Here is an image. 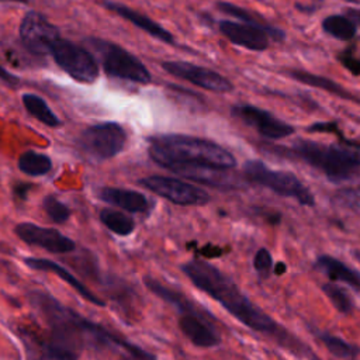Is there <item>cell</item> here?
I'll list each match as a JSON object with an SVG mask.
<instances>
[{
    "label": "cell",
    "mask_w": 360,
    "mask_h": 360,
    "mask_svg": "<svg viewBox=\"0 0 360 360\" xmlns=\"http://www.w3.org/2000/svg\"><path fill=\"white\" fill-rule=\"evenodd\" d=\"M49 55H52L55 63L68 73L73 80L84 84L94 83L100 76V69L96 58L80 45L59 38L51 46Z\"/></svg>",
    "instance_id": "obj_8"
},
{
    "label": "cell",
    "mask_w": 360,
    "mask_h": 360,
    "mask_svg": "<svg viewBox=\"0 0 360 360\" xmlns=\"http://www.w3.org/2000/svg\"><path fill=\"white\" fill-rule=\"evenodd\" d=\"M339 204L349 207L354 211L359 210V191L357 188H343L336 194Z\"/></svg>",
    "instance_id": "obj_32"
},
{
    "label": "cell",
    "mask_w": 360,
    "mask_h": 360,
    "mask_svg": "<svg viewBox=\"0 0 360 360\" xmlns=\"http://www.w3.org/2000/svg\"><path fill=\"white\" fill-rule=\"evenodd\" d=\"M316 338L328 352L338 359H356L359 354V347L356 345H352L329 332H316Z\"/></svg>",
    "instance_id": "obj_27"
},
{
    "label": "cell",
    "mask_w": 360,
    "mask_h": 360,
    "mask_svg": "<svg viewBox=\"0 0 360 360\" xmlns=\"http://www.w3.org/2000/svg\"><path fill=\"white\" fill-rule=\"evenodd\" d=\"M231 112L243 124L255 128L266 139H283L294 134V127L256 105L243 103L235 104Z\"/></svg>",
    "instance_id": "obj_13"
},
{
    "label": "cell",
    "mask_w": 360,
    "mask_h": 360,
    "mask_svg": "<svg viewBox=\"0 0 360 360\" xmlns=\"http://www.w3.org/2000/svg\"><path fill=\"white\" fill-rule=\"evenodd\" d=\"M221 34L232 44L250 49L264 51L270 45V39L283 41L285 34L280 28H264L246 22H235L229 20H221L218 22Z\"/></svg>",
    "instance_id": "obj_10"
},
{
    "label": "cell",
    "mask_w": 360,
    "mask_h": 360,
    "mask_svg": "<svg viewBox=\"0 0 360 360\" xmlns=\"http://www.w3.org/2000/svg\"><path fill=\"white\" fill-rule=\"evenodd\" d=\"M253 267L260 280H266L270 277L271 270H273V257H271V253L266 248H260L255 253Z\"/></svg>",
    "instance_id": "obj_31"
},
{
    "label": "cell",
    "mask_w": 360,
    "mask_h": 360,
    "mask_svg": "<svg viewBox=\"0 0 360 360\" xmlns=\"http://www.w3.org/2000/svg\"><path fill=\"white\" fill-rule=\"evenodd\" d=\"M138 183L176 205H205L211 200L204 188L174 177L148 176L138 180Z\"/></svg>",
    "instance_id": "obj_9"
},
{
    "label": "cell",
    "mask_w": 360,
    "mask_h": 360,
    "mask_svg": "<svg viewBox=\"0 0 360 360\" xmlns=\"http://www.w3.org/2000/svg\"><path fill=\"white\" fill-rule=\"evenodd\" d=\"M285 271V264L284 263H277V266H276V274H283Z\"/></svg>",
    "instance_id": "obj_37"
},
{
    "label": "cell",
    "mask_w": 360,
    "mask_h": 360,
    "mask_svg": "<svg viewBox=\"0 0 360 360\" xmlns=\"http://www.w3.org/2000/svg\"><path fill=\"white\" fill-rule=\"evenodd\" d=\"M22 104L25 107V110L35 117L38 121H41L42 124L51 127V128H56L60 125V120L56 117V114L48 107L46 101L32 93H25L21 97Z\"/></svg>",
    "instance_id": "obj_25"
},
{
    "label": "cell",
    "mask_w": 360,
    "mask_h": 360,
    "mask_svg": "<svg viewBox=\"0 0 360 360\" xmlns=\"http://www.w3.org/2000/svg\"><path fill=\"white\" fill-rule=\"evenodd\" d=\"M98 198L112 207H118L134 214H143L149 210L146 195L129 188L103 187L98 190Z\"/></svg>",
    "instance_id": "obj_19"
},
{
    "label": "cell",
    "mask_w": 360,
    "mask_h": 360,
    "mask_svg": "<svg viewBox=\"0 0 360 360\" xmlns=\"http://www.w3.org/2000/svg\"><path fill=\"white\" fill-rule=\"evenodd\" d=\"M87 44L98 55L101 66L108 76L139 84L152 82L150 72L141 59L122 46L100 38H89Z\"/></svg>",
    "instance_id": "obj_5"
},
{
    "label": "cell",
    "mask_w": 360,
    "mask_h": 360,
    "mask_svg": "<svg viewBox=\"0 0 360 360\" xmlns=\"http://www.w3.org/2000/svg\"><path fill=\"white\" fill-rule=\"evenodd\" d=\"M30 302L49 328L52 342L80 354L83 349L114 350L121 360H150V352L129 342L101 323L84 318L46 291H31Z\"/></svg>",
    "instance_id": "obj_2"
},
{
    "label": "cell",
    "mask_w": 360,
    "mask_h": 360,
    "mask_svg": "<svg viewBox=\"0 0 360 360\" xmlns=\"http://www.w3.org/2000/svg\"><path fill=\"white\" fill-rule=\"evenodd\" d=\"M98 217L101 224L118 236H128L135 231V221L122 211L114 208H103Z\"/></svg>",
    "instance_id": "obj_24"
},
{
    "label": "cell",
    "mask_w": 360,
    "mask_h": 360,
    "mask_svg": "<svg viewBox=\"0 0 360 360\" xmlns=\"http://www.w3.org/2000/svg\"><path fill=\"white\" fill-rule=\"evenodd\" d=\"M127 132L122 125L105 121L87 127L79 136V146L91 160L103 162L117 156L125 146Z\"/></svg>",
    "instance_id": "obj_7"
},
{
    "label": "cell",
    "mask_w": 360,
    "mask_h": 360,
    "mask_svg": "<svg viewBox=\"0 0 360 360\" xmlns=\"http://www.w3.org/2000/svg\"><path fill=\"white\" fill-rule=\"evenodd\" d=\"M24 263L32 270L53 273L60 280H63L66 284H69L82 298H84L90 304L97 305V307H105V302L98 295H96L89 287H86L77 277H75L66 267L60 266L59 263H56L51 259H44V257H25Z\"/></svg>",
    "instance_id": "obj_18"
},
{
    "label": "cell",
    "mask_w": 360,
    "mask_h": 360,
    "mask_svg": "<svg viewBox=\"0 0 360 360\" xmlns=\"http://www.w3.org/2000/svg\"><path fill=\"white\" fill-rule=\"evenodd\" d=\"M0 1H14V3H27L28 0H0Z\"/></svg>",
    "instance_id": "obj_38"
},
{
    "label": "cell",
    "mask_w": 360,
    "mask_h": 360,
    "mask_svg": "<svg viewBox=\"0 0 360 360\" xmlns=\"http://www.w3.org/2000/svg\"><path fill=\"white\" fill-rule=\"evenodd\" d=\"M59 38L58 28L38 11H28L20 22V39L34 55L49 53L51 46Z\"/></svg>",
    "instance_id": "obj_11"
},
{
    "label": "cell",
    "mask_w": 360,
    "mask_h": 360,
    "mask_svg": "<svg viewBox=\"0 0 360 360\" xmlns=\"http://www.w3.org/2000/svg\"><path fill=\"white\" fill-rule=\"evenodd\" d=\"M162 68L172 76H176L208 91L229 93L233 90V84L226 77L204 66H197L183 60H166L162 62Z\"/></svg>",
    "instance_id": "obj_12"
},
{
    "label": "cell",
    "mask_w": 360,
    "mask_h": 360,
    "mask_svg": "<svg viewBox=\"0 0 360 360\" xmlns=\"http://www.w3.org/2000/svg\"><path fill=\"white\" fill-rule=\"evenodd\" d=\"M243 174L248 181L266 187L277 195L294 198L301 205H315L314 194L291 172L269 169L262 160H248L243 165Z\"/></svg>",
    "instance_id": "obj_6"
},
{
    "label": "cell",
    "mask_w": 360,
    "mask_h": 360,
    "mask_svg": "<svg viewBox=\"0 0 360 360\" xmlns=\"http://www.w3.org/2000/svg\"><path fill=\"white\" fill-rule=\"evenodd\" d=\"M143 284L155 294L158 295L159 298H162L163 301H166L167 304L173 305L180 314H184V312H195L198 311L195 308V305L181 292L162 284L159 280L153 278V277H149V276H145L143 277Z\"/></svg>",
    "instance_id": "obj_22"
},
{
    "label": "cell",
    "mask_w": 360,
    "mask_h": 360,
    "mask_svg": "<svg viewBox=\"0 0 360 360\" xmlns=\"http://www.w3.org/2000/svg\"><path fill=\"white\" fill-rule=\"evenodd\" d=\"M217 8L219 11H222L224 14H228L231 17H236L239 20H242L243 22L246 24H253V25H259V27H264V28H273V25L267 24L263 18H259L256 14L239 7V6H235L232 3H228V1H218L217 3Z\"/></svg>",
    "instance_id": "obj_29"
},
{
    "label": "cell",
    "mask_w": 360,
    "mask_h": 360,
    "mask_svg": "<svg viewBox=\"0 0 360 360\" xmlns=\"http://www.w3.org/2000/svg\"><path fill=\"white\" fill-rule=\"evenodd\" d=\"M169 170L193 180L195 183H201L211 187L218 188H235L238 187V179L229 173V169H218L205 165H176L167 167Z\"/></svg>",
    "instance_id": "obj_15"
},
{
    "label": "cell",
    "mask_w": 360,
    "mask_h": 360,
    "mask_svg": "<svg viewBox=\"0 0 360 360\" xmlns=\"http://www.w3.org/2000/svg\"><path fill=\"white\" fill-rule=\"evenodd\" d=\"M323 31L340 41H350L357 34V20L340 15V14H332L322 21Z\"/></svg>",
    "instance_id": "obj_23"
},
{
    "label": "cell",
    "mask_w": 360,
    "mask_h": 360,
    "mask_svg": "<svg viewBox=\"0 0 360 360\" xmlns=\"http://www.w3.org/2000/svg\"><path fill=\"white\" fill-rule=\"evenodd\" d=\"M14 233L30 246H38L55 255L70 253L76 249L75 240L55 228L39 226L32 222H20L14 226Z\"/></svg>",
    "instance_id": "obj_14"
},
{
    "label": "cell",
    "mask_w": 360,
    "mask_h": 360,
    "mask_svg": "<svg viewBox=\"0 0 360 360\" xmlns=\"http://www.w3.org/2000/svg\"><path fill=\"white\" fill-rule=\"evenodd\" d=\"M42 208L48 218L55 224H65L70 218V210L55 195H46L42 200Z\"/></svg>",
    "instance_id": "obj_30"
},
{
    "label": "cell",
    "mask_w": 360,
    "mask_h": 360,
    "mask_svg": "<svg viewBox=\"0 0 360 360\" xmlns=\"http://www.w3.org/2000/svg\"><path fill=\"white\" fill-rule=\"evenodd\" d=\"M148 141L150 159L166 169L176 165H205L231 170L236 166L235 156L210 139L183 134H165L152 136Z\"/></svg>",
    "instance_id": "obj_3"
},
{
    "label": "cell",
    "mask_w": 360,
    "mask_h": 360,
    "mask_svg": "<svg viewBox=\"0 0 360 360\" xmlns=\"http://www.w3.org/2000/svg\"><path fill=\"white\" fill-rule=\"evenodd\" d=\"M322 291L329 298L332 305L338 312L342 315H350L354 311V301L353 297L349 294V291L343 287H340L336 283H325L322 285Z\"/></svg>",
    "instance_id": "obj_28"
},
{
    "label": "cell",
    "mask_w": 360,
    "mask_h": 360,
    "mask_svg": "<svg viewBox=\"0 0 360 360\" xmlns=\"http://www.w3.org/2000/svg\"><path fill=\"white\" fill-rule=\"evenodd\" d=\"M338 59L340 60V63L349 70L352 72L353 76H357L360 72V62L359 59L353 55V52L350 49H346L345 52L338 55Z\"/></svg>",
    "instance_id": "obj_33"
},
{
    "label": "cell",
    "mask_w": 360,
    "mask_h": 360,
    "mask_svg": "<svg viewBox=\"0 0 360 360\" xmlns=\"http://www.w3.org/2000/svg\"><path fill=\"white\" fill-rule=\"evenodd\" d=\"M103 6L115 13L117 15H120L121 18L127 20L128 22H131L132 25L138 27L139 30L145 31L146 34H149L150 37H153L155 39L158 41H162L165 44H169V45H174L176 41H174V37L172 32H169L166 28H163L160 24H158L156 21H153L150 17L125 6V4H121V3H117V1H110V0H104L103 1Z\"/></svg>",
    "instance_id": "obj_17"
},
{
    "label": "cell",
    "mask_w": 360,
    "mask_h": 360,
    "mask_svg": "<svg viewBox=\"0 0 360 360\" xmlns=\"http://www.w3.org/2000/svg\"><path fill=\"white\" fill-rule=\"evenodd\" d=\"M30 187H31V184H20V186H17V187H15V195H17L18 198L24 200L25 195H27V191L30 190Z\"/></svg>",
    "instance_id": "obj_35"
},
{
    "label": "cell",
    "mask_w": 360,
    "mask_h": 360,
    "mask_svg": "<svg viewBox=\"0 0 360 360\" xmlns=\"http://www.w3.org/2000/svg\"><path fill=\"white\" fill-rule=\"evenodd\" d=\"M314 267L323 274L333 283L340 281L352 287L356 292L360 290V274L354 269L349 267L342 260L330 256V255H319L315 260Z\"/></svg>",
    "instance_id": "obj_20"
},
{
    "label": "cell",
    "mask_w": 360,
    "mask_h": 360,
    "mask_svg": "<svg viewBox=\"0 0 360 360\" xmlns=\"http://www.w3.org/2000/svg\"><path fill=\"white\" fill-rule=\"evenodd\" d=\"M180 270L198 290L210 295L246 328L269 336L300 357L308 356L311 360H319L302 342L294 338L283 325L257 307L238 287V284L217 266L194 257L187 263H183Z\"/></svg>",
    "instance_id": "obj_1"
},
{
    "label": "cell",
    "mask_w": 360,
    "mask_h": 360,
    "mask_svg": "<svg viewBox=\"0 0 360 360\" xmlns=\"http://www.w3.org/2000/svg\"><path fill=\"white\" fill-rule=\"evenodd\" d=\"M308 131L309 132H328V134H335L336 136H339L340 139H343V142L347 143V141H345V138L342 136L339 128H338V124L336 122H315L312 125L308 127Z\"/></svg>",
    "instance_id": "obj_34"
},
{
    "label": "cell",
    "mask_w": 360,
    "mask_h": 360,
    "mask_svg": "<svg viewBox=\"0 0 360 360\" xmlns=\"http://www.w3.org/2000/svg\"><path fill=\"white\" fill-rule=\"evenodd\" d=\"M0 79L1 80H6V82H10V83H15L18 79L15 76H13L11 73H8L4 68L0 66Z\"/></svg>",
    "instance_id": "obj_36"
},
{
    "label": "cell",
    "mask_w": 360,
    "mask_h": 360,
    "mask_svg": "<svg viewBox=\"0 0 360 360\" xmlns=\"http://www.w3.org/2000/svg\"><path fill=\"white\" fill-rule=\"evenodd\" d=\"M291 79L302 83V84H307V86H311V87H316V89H321V90H325L336 97H342V98H346V100H352L354 103H359L357 97H354L350 91H347L345 87H342L339 83L328 79V77H323V76H319V75H315V73H309L307 70H298V69H292V70H288L287 73Z\"/></svg>",
    "instance_id": "obj_21"
},
{
    "label": "cell",
    "mask_w": 360,
    "mask_h": 360,
    "mask_svg": "<svg viewBox=\"0 0 360 360\" xmlns=\"http://www.w3.org/2000/svg\"><path fill=\"white\" fill-rule=\"evenodd\" d=\"M359 146L325 145L308 139H298L290 148H274L281 155H290L307 162L309 166L322 172L332 183L352 181L359 177L360 159Z\"/></svg>",
    "instance_id": "obj_4"
},
{
    "label": "cell",
    "mask_w": 360,
    "mask_h": 360,
    "mask_svg": "<svg viewBox=\"0 0 360 360\" xmlns=\"http://www.w3.org/2000/svg\"><path fill=\"white\" fill-rule=\"evenodd\" d=\"M179 328L181 333L197 347L208 349L221 343V336L200 314V311L180 314Z\"/></svg>",
    "instance_id": "obj_16"
},
{
    "label": "cell",
    "mask_w": 360,
    "mask_h": 360,
    "mask_svg": "<svg viewBox=\"0 0 360 360\" xmlns=\"http://www.w3.org/2000/svg\"><path fill=\"white\" fill-rule=\"evenodd\" d=\"M17 165L22 173L32 177L44 176L52 169V160L49 159V156L34 150H25L24 153H21Z\"/></svg>",
    "instance_id": "obj_26"
},
{
    "label": "cell",
    "mask_w": 360,
    "mask_h": 360,
    "mask_svg": "<svg viewBox=\"0 0 360 360\" xmlns=\"http://www.w3.org/2000/svg\"><path fill=\"white\" fill-rule=\"evenodd\" d=\"M343 1H349V3H353V4H359V0H343Z\"/></svg>",
    "instance_id": "obj_39"
}]
</instances>
